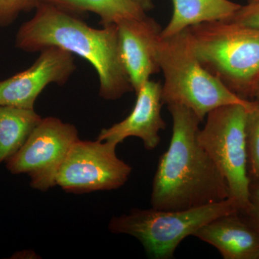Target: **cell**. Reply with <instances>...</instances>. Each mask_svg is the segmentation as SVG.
<instances>
[{"label": "cell", "instance_id": "2e32d148", "mask_svg": "<svg viewBox=\"0 0 259 259\" xmlns=\"http://www.w3.org/2000/svg\"><path fill=\"white\" fill-rule=\"evenodd\" d=\"M247 167L250 184L259 185V102L248 110L246 122Z\"/></svg>", "mask_w": 259, "mask_h": 259}, {"label": "cell", "instance_id": "3957f363", "mask_svg": "<svg viewBox=\"0 0 259 259\" xmlns=\"http://www.w3.org/2000/svg\"><path fill=\"white\" fill-rule=\"evenodd\" d=\"M187 30L204 69L238 97H254L259 80V28L214 21Z\"/></svg>", "mask_w": 259, "mask_h": 259}, {"label": "cell", "instance_id": "9c48e42d", "mask_svg": "<svg viewBox=\"0 0 259 259\" xmlns=\"http://www.w3.org/2000/svg\"><path fill=\"white\" fill-rule=\"evenodd\" d=\"M76 69L71 53L49 47L28 69L0 81V105L34 109L35 100L49 83L64 84Z\"/></svg>", "mask_w": 259, "mask_h": 259}, {"label": "cell", "instance_id": "52a82bcc", "mask_svg": "<svg viewBox=\"0 0 259 259\" xmlns=\"http://www.w3.org/2000/svg\"><path fill=\"white\" fill-rule=\"evenodd\" d=\"M110 141L76 140L61 163L56 185L70 193L117 190L128 180L132 168L116 153Z\"/></svg>", "mask_w": 259, "mask_h": 259}, {"label": "cell", "instance_id": "8992f818", "mask_svg": "<svg viewBox=\"0 0 259 259\" xmlns=\"http://www.w3.org/2000/svg\"><path fill=\"white\" fill-rule=\"evenodd\" d=\"M250 106L232 104L217 107L207 114L199 129L197 141L215 163L228 183L230 197L241 212L250 204V182L247 167L246 122Z\"/></svg>", "mask_w": 259, "mask_h": 259}, {"label": "cell", "instance_id": "277c9868", "mask_svg": "<svg viewBox=\"0 0 259 259\" xmlns=\"http://www.w3.org/2000/svg\"><path fill=\"white\" fill-rule=\"evenodd\" d=\"M163 105H181L190 109L203 121L209 112L232 104L250 106L253 102L232 93L207 71L196 56L187 29L171 37H160L156 48Z\"/></svg>", "mask_w": 259, "mask_h": 259}, {"label": "cell", "instance_id": "7c38bea8", "mask_svg": "<svg viewBox=\"0 0 259 259\" xmlns=\"http://www.w3.org/2000/svg\"><path fill=\"white\" fill-rule=\"evenodd\" d=\"M193 236L214 246L224 259H259V231L239 212L212 220Z\"/></svg>", "mask_w": 259, "mask_h": 259}, {"label": "cell", "instance_id": "d6986e66", "mask_svg": "<svg viewBox=\"0 0 259 259\" xmlns=\"http://www.w3.org/2000/svg\"><path fill=\"white\" fill-rule=\"evenodd\" d=\"M250 204L243 211L246 219L259 231V185H250Z\"/></svg>", "mask_w": 259, "mask_h": 259}, {"label": "cell", "instance_id": "8fae6325", "mask_svg": "<svg viewBox=\"0 0 259 259\" xmlns=\"http://www.w3.org/2000/svg\"><path fill=\"white\" fill-rule=\"evenodd\" d=\"M136 105L131 114L120 122L102 129L97 140L118 145L129 137L139 138L148 151L159 144V132L166 128L161 116L162 85L154 81L145 83L136 93Z\"/></svg>", "mask_w": 259, "mask_h": 259}, {"label": "cell", "instance_id": "ffe728a7", "mask_svg": "<svg viewBox=\"0 0 259 259\" xmlns=\"http://www.w3.org/2000/svg\"><path fill=\"white\" fill-rule=\"evenodd\" d=\"M133 1H134L136 4L139 5L146 13L154 8L153 0H133Z\"/></svg>", "mask_w": 259, "mask_h": 259}, {"label": "cell", "instance_id": "5bb4252c", "mask_svg": "<svg viewBox=\"0 0 259 259\" xmlns=\"http://www.w3.org/2000/svg\"><path fill=\"white\" fill-rule=\"evenodd\" d=\"M41 120L34 109L0 105V164L18 152Z\"/></svg>", "mask_w": 259, "mask_h": 259}, {"label": "cell", "instance_id": "7a4b0ae2", "mask_svg": "<svg viewBox=\"0 0 259 259\" xmlns=\"http://www.w3.org/2000/svg\"><path fill=\"white\" fill-rule=\"evenodd\" d=\"M35 8L33 18L19 29L17 48L32 53L57 47L81 56L96 70L104 100H117L134 91L121 59L117 25L95 29L53 5L38 3Z\"/></svg>", "mask_w": 259, "mask_h": 259}, {"label": "cell", "instance_id": "30bf717a", "mask_svg": "<svg viewBox=\"0 0 259 259\" xmlns=\"http://www.w3.org/2000/svg\"><path fill=\"white\" fill-rule=\"evenodd\" d=\"M117 26L121 59L137 93L151 75L160 71L156 48L163 28L147 15L125 20Z\"/></svg>", "mask_w": 259, "mask_h": 259}, {"label": "cell", "instance_id": "ac0fdd59", "mask_svg": "<svg viewBox=\"0 0 259 259\" xmlns=\"http://www.w3.org/2000/svg\"><path fill=\"white\" fill-rule=\"evenodd\" d=\"M226 21L259 28V0H249L248 4L241 6L232 18Z\"/></svg>", "mask_w": 259, "mask_h": 259}, {"label": "cell", "instance_id": "5b68a950", "mask_svg": "<svg viewBox=\"0 0 259 259\" xmlns=\"http://www.w3.org/2000/svg\"><path fill=\"white\" fill-rule=\"evenodd\" d=\"M240 212L239 205L231 197L183 210L134 209L128 214L112 218L109 230L139 240L151 258L170 259L181 242L193 236L201 227L220 216Z\"/></svg>", "mask_w": 259, "mask_h": 259}, {"label": "cell", "instance_id": "e0dca14e", "mask_svg": "<svg viewBox=\"0 0 259 259\" xmlns=\"http://www.w3.org/2000/svg\"><path fill=\"white\" fill-rule=\"evenodd\" d=\"M36 0H0V26L10 25L21 12L36 7Z\"/></svg>", "mask_w": 259, "mask_h": 259}, {"label": "cell", "instance_id": "ba28073f", "mask_svg": "<svg viewBox=\"0 0 259 259\" xmlns=\"http://www.w3.org/2000/svg\"><path fill=\"white\" fill-rule=\"evenodd\" d=\"M79 139L76 127L54 117L42 118L20 150L6 161L13 175L26 174L30 186L41 192L55 187L61 163Z\"/></svg>", "mask_w": 259, "mask_h": 259}, {"label": "cell", "instance_id": "6da1fadb", "mask_svg": "<svg viewBox=\"0 0 259 259\" xmlns=\"http://www.w3.org/2000/svg\"><path fill=\"white\" fill-rule=\"evenodd\" d=\"M167 107L173 122L171 139L153 177L151 207L183 210L230 198L226 179L197 141L202 121L187 107Z\"/></svg>", "mask_w": 259, "mask_h": 259}, {"label": "cell", "instance_id": "9a60e30c", "mask_svg": "<svg viewBox=\"0 0 259 259\" xmlns=\"http://www.w3.org/2000/svg\"><path fill=\"white\" fill-rule=\"evenodd\" d=\"M55 6L69 13L92 12L99 15L103 26L117 25L125 20L146 16L144 11L133 0H36Z\"/></svg>", "mask_w": 259, "mask_h": 259}, {"label": "cell", "instance_id": "4fadbf2b", "mask_svg": "<svg viewBox=\"0 0 259 259\" xmlns=\"http://www.w3.org/2000/svg\"><path fill=\"white\" fill-rule=\"evenodd\" d=\"M171 20L162 29L161 36H173L197 24L226 21L241 5L230 0H171Z\"/></svg>", "mask_w": 259, "mask_h": 259}, {"label": "cell", "instance_id": "44dd1931", "mask_svg": "<svg viewBox=\"0 0 259 259\" xmlns=\"http://www.w3.org/2000/svg\"><path fill=\"white\" fill-rule=\"evenodd\" d=\"M254 97L257 99V101L259 102V80L255 86Z\"/></svg>", "mask_w": 259, "mask_h": 259}]
</instances>
